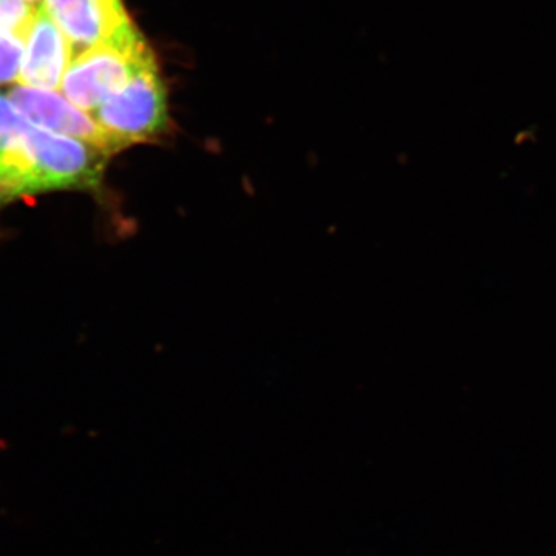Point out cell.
<instances>
[{
	"instance_id": "1",
	"label": "cell",
	"mask_w": 556,
	"mask_h": 556,
	"mask_svg": "<svg viewBox=\"0 0 556 556\" xmlns=\"http://www.w3.org/2000/svg\"><path fill=\"white\" fill-rule=\"evenodd\" d=\"M110 160L79 139L42 129L0 91V211L58 190H97Z\"/></svg>"
},
{
	"instance_id": "2",
	"label": "cell",
	"mask_w": 556,
	"mask_h": 556,
	"mask_svg": "<svg viewBox=\"0 0 556 556\" xmlns=\"http://www.w3.org/2000/svg\"><path fill=\"white\" fill-rule=\"evenodd\" d=\"M148 40L130 27L112 39L80 51L70 61L60 91L86 113L126 87L138 72L155 62Z\"/></svg>"
},
{
	"instance_id": "3",
	"label": "cell",
	"mask_w": 556,
	"mask_h": 556,
	"mask_svg": "<svg viewBox=\"0 0 556 556\" xmlns=\"http://www.w3.org/2000/svg\"><path fill=\"white\" fill-rule=\"evenodd\" d=\"M115 152L159 141L169 134L170 116L159 64L152 62L90 113Z\"/></svg>"
},
{
	"instance_id": "4",
	"label": "cell",
	"mask_w": 556,
	"mask_h": 556,
	"mask_svg": "<svg viewBox=\"0 0 556 556\" xmlns=\"http://www.w3.org/2000/svg\"><path fill=\"white\" fill-rule=\"evenodd\" d=\"M7 98L22 115L42 129L79 139L91 148L101 150L112 159L115 155L112 142L89 113L72 104L61 91L10 86Z\"/></svg>"
},
{
	"instance_id": "5",
	"label": "cell",
	"mask_w": 556,
	"mask_h": 556,
	"mask_svg": "<svg viewBox=\"0 0 556 556\" xmlns=\"http://www.w3.org/2000/svg\"><path fill=\"white\" fill-rule=\"evenodd\" d=\"M42 5L67 38L72 58L135 25L123 0H43Z\"/></svg>"
},
{
	"instance_id": "6",
	"label": "cell",
	"mask_w": 556,
	"mask_h": 556,
	"mask_svg": "<svg viewBox=\"0 0 556 556\" xmlns=\"http://www.w3.org/2000/svg\"><path fill=\"white\" fill-rule=\"evenodd\" d=\"M70 61L72 47L67 38L40 5L25 42L17 84L33 89L60 91Z\"/></svg>"
},
{
	"instance_id": "7",
	"label": "cell",
	"mask_w": 556,
	"mask_h": 556,
	"mask_svg": "<svg viewBox=\"0 0 556 556\" xmlns=\"http://www.w3.org/2000/svg\"><path fill=\"white\" fill-rule=\"evenodd\" d=\"M27 38L0 22V87H10L20 78Z\"/></svg>"
},
{
	"instance_id": "8",
	"label": "cell",
	"mask_w": 556,
	"mask_h": 556,
	"mask_svg": "<svg viewBox=\"0 0 556 556\" xmlns=\"http://www.w3.org/2000/svg\"><path fill=\"white\" fill-rule=\"evenodd\" d=\"M38 9L39 7L31 5L27 0H0V22L28 38Z\"/></svg>"
},
{
	"instance_id": "9",
	"label": "cell",
	"mask_w": 556,
	"mask_h": 556,
	"mask_svg": "<svg viewBox=\"0 0 556 556\" xmlns=\"http://www.w3.org/2000/svg\"><path fill=\"white\" fill-rule=\"evenodd\" d=\"M28 3H31V5L40 7L43 3V0H27Z\"/></svg>"
}]
</instances>
